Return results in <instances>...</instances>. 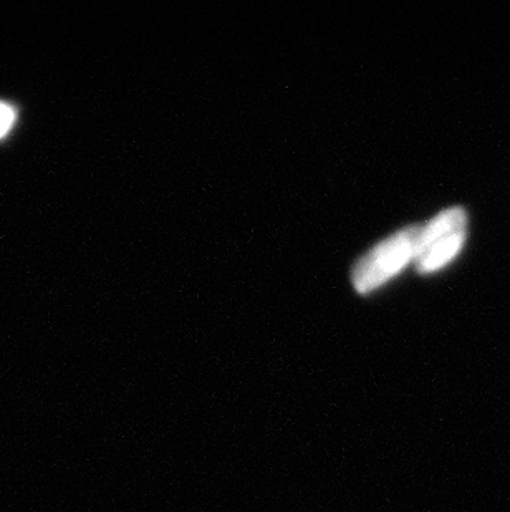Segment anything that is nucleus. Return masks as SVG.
Masks as SVG:
<instances>
[{
  "instance_id": "3",
  "label": "nucleus",
  "mask_w": 510,
  "mask_h": 512,
  "mask_svg": "<svg viewBox=\"0 0 510 512\" xmlns=\"http://www.w3.org/2000/svg\"><path fill=\"white\" fill-rule=\"evenodd\" d=\"M15 112L9 105L0 103V138H4L14 125Z\"/></svg>"
},
{
  "instance_id": "2",
  "label": "nucleus",
  "mask_w": 510,
  "mask_h": 512,
  "mask_svg": "<svg viewBox=\"0 0 510 512\" xmlns=\"http://www.w3.org/2000/svg\"><path fill=\"white\" fill-rule=\"evenodd\" d=\"M467 237L466 211L461 208L448 209L438 214L426 228H421L416 269L419 272H433L446 266L458 256Z\"/></svg>"
},
{
  "instance_id": "1",
  "label": "nucleus",
  "mask_w": 510,
  "mask_h": 512,
  "mask_svg": "<svg viewBox=\"0 0 510 512\" xmlns=\"http://www.w3.org/2000/svg\"><path fill=\"white\" fill-rule=\"evenodd\" d=\"M421 228L411 226L388 237L373 251L361 257L353 269V284L360 294L385 284L398 274L408 262L416 259Z\"/></svg>"
}]
</instances>
